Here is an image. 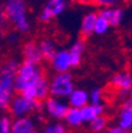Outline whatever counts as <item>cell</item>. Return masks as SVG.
<instances>
[{
  "instance_id": "cell-1",
  "label": "cell",
  "mask_w": 132,
  "mask_h": 133,
  "mask_svg": "<svg viewBox=\"0 0 132 133\" xmlns=\"http://www.w3.org/2000/svg\"><path fill=\"white\" fill-rule=\"evenodd\" d=\"M4 16L20 33L30 31L31 24L28 17V6L25 0H6L4 5Z\"/></svg>"
},
{
  "instance_id": "cell-2",
  "label": "cell",
  "mask_w": 132,
  "mask_h": 133,
  "mask_svg": "<svg viewBox=\"0 0 132 133\" xmlns=\"http://www.w3.org/2000/svg\"><path fill=\"white\" fill-rule=\"evenodd\" d=\"M43 74L44 70L41 64H33L24 61L19 65L14 77V91L17 94H20L26 87L31 86Z\"/></svg>"
},
{
  "instance_id": "cell-3",
  "label": "cell",
  "mask_w": 132,
  "mask_h": 133,
  "mask_svg": "<svg viewBox=\"0 0 132 133\" xmlns=\"http://www.w3.org/2000/svg\"><path fill=\"white\" fill-rule=\"evenodd\" d=\"M75 89L73 75L70 72H56L49 81V95L57 99H68Z\"/></svg>"
},
{
  "instance_id": "cell-4",
  "label": "cell",
  "mask_w": 132,
  "mask_h": 133,
  "mask_svg": "<svg viewBox=\"0 0 132 133\" xmlns=\"http://www.w3.org/2000/svg\"><path fill=\"white\" fill-rule=\"evenodd\" d=\"M43 108L44 103L42 101H30L18 94L13 96L7 111L14 118H20V116H26L29 113H32V112L41 111Z\"/></svg>"
},
{
  "instance_id": "cell-5",
  "label": "cell",
  "mask_w": 132,
  "mask_h": 133,
  "mask_svg": "<svg viewBox=\"0 0 132 133\" xmlns=\"http://www.w3.org/2000/svg\"><path fill=\"white\" fill-rule=\"evenodd\" d=\"M111 86L117 90L119 99L126 100L132 96V74L129 71L117 72L111 78Z\"/></svg>"
},
{
  "instance_id": "cell-6",
  "label": "cell",
  "mask_w": 132,
  "mask_h": 133,
  "mask_svg": "<svg viewBox=\"0 0 132 133\" xmlns=\"http://www.w3.org/2000/svg\"><path fill=\"white\" fill-rule=\"evenodd\" d=\"M67 5H68L67 0H45V4L38 16L39 22L47 24L54 18L61 16L66 11Z\"/></svg>"
},
{
  "instance_id": "cell-7",
  "label": "cell",
  "mask_w": 132,
  "mask_h": 133,
  "mask_svg": "<svg viewBox=\"0 0 132 133\" xmlns=\"http://www.w3.org/2000/svg\"><path fill=\"white\" fill-rule=\"evenodd\" d=\"M44 109L50 118L55 120H63L69 109L68 102L62 99L49 96L44 100Z\"/></svg>"
},
{
  "instance_id": "cell-8",
  "label": "cell",
  "mask_w": 132,
  "mask_h": 133,
  "mask_svg": "<svg viewBox=\"0 0 132 133\" xmlns=\"http://www.w3.org/2000/svg\"><path fill=\"white\" fill-rule=\"evenodd\" d=\"M51 68L56 72H68L72 68V62H70V55L69 50H58L56 51L54 57L50 61Z\"/></svg>"
},
{
  "instance_id": "cell-9",
  "label": "cell",
  "mask_w": 132,
  "mask_h": 133,
  "mask_svg": "<svg viewBox=\"0 0 132 133\" xmlns=\"http://www.w3.org/2000/svg\"><path fill=\"white\" fill-rule=\"evenodd\" d=\"M23 56L25 62H30L33 64H41L43 61L39 45L36 42H26L23 45Z\"/></svg>"
},
{
  "instance_id": "cell-10",
  "label": "cell",
  "mask_w": 132,
  "mask_h": 133,
  "mask_svg": "<svg viewBox=\"0 0 132 133\" xmlns=\"http://www.w3.org/2000/svg\"><path fill=\"white\" fill-rule=\"evenodd\" d=\"M98 14L104 17L111 26H118L121 23L123 18H124V12H123V10H121L120 7H118V6L100 8V11L98 12Z\"/></svg>"
},
{
  "instance_id": "cell-11",
  "label": "cell",
  "mask_w": 132,
  "mask_h": 133,
  "mask_svg": "<svg viewBox=\"0 0 132 133\" xmlns=\"http://www.w3.org/2000/svg\"><path fill=\"white\" fill-rule=\"evenodd\" d=\"M88 103H89V94H88V91H86L85 89L75 88L70 93V95L68 96L69 107L81 109V108L85 107Z\"/></svg>"
},
{
  "instance_id": "cell-12",
  "label": "cell",
  "mask_w": 132,
  "mask_h": 133,
  "mask_svg": "<svg viewBox=\"0 0 132 133\" xmlns=\"http://www.w3.org/2000/svg\"><path fill=\"white\" fill-rule=\"evenodd\" d=\"M96 17H98V13H95V12H89V13H86L83 16L80 26V35L82 39L91 37L94 33V25H95Z\"/></svg>"
},
{
  "instance_id": "cell-13",
  "label": "cell",
  "mask_w": 132,
  "mask_h": 133,
  "mask_svg": "<svg viewBox=\"0 0 132 133\" xmlns=\"http://www.w3.org/2000/svg\"><path fill=\"white\" fill-rule=\"evenodd\" d=\"M35 127V122L30 116H20L12 120L11 133H28Z\"/></svg>"
},
{
  "instance_id": "cell-14",
  "label": "cell",
  "mask_w": 132,
  "mask_h": 133,
  "mask_svg": "<svg viewBox=\"0 0 132 133\" xmlns=\"http://www.w3.org/2000/svg\"><path fill=\"white\" fill-rule=\"evenodd\" d=\"M85 42L83 39H77L74 44L69 49V55H70V62H72V68H76L81 64L82 61V55L85 51Z\"/></svg>"
},
{
  "instance_id": "cell-15",
  "label": "cell",
  "mask_w": 132,
  "mask_h": 133,
  "mask_svg": "<svg viewBox=\"0 0 132 133\" xmlns=\"http://www.w3.org/2000/svg\"><path fill=\"white\" fill-rule=\"evenodd\" d=\"M63 120L66 121V126L72 127V128L80 127V126H82L83 122H85L82 118V114H81V109L73 108V107H69Z\"/></svg>"
},
{
  "instance_id": "cell-16",
  "label": "cell",
  "mask_w": 132,
  "mask_h": 133,
  "mask_svg": "<svg viewBox=\"0 0 132 133\" xmlns=\"http://www.w3.org/2000/svg\"><path fill=\"white\" fill-rule=\"evenodd\" d=\"M81 114H82L83 121L91 122L92 120H94L96 116L104 114V106L102 105H91L88 103L85 107L81 108Z\"/></svg>"
},
{
  "instance_id": "cell-17",
  "label": "cell",
  "mask_w": 132,
  "mask_h": 133,
  "mask_svg": "<svg viewBox=\"0 0 132 133\" xmlns=\"http://www.w3.org/2000/svg\"><path fill=\"white\" fill-rule=\"evenodd\" d=\"M118 126L121 130H124L125 132L131 131V128H132V111L126 105H124V103H123L120 111H119Z\"/></svg>"
},
{
  "instance_id": "cell-18",
  "label": "cell",
  "mask_w": 132,
  "mask_h": 133,
  "mask_svg": "<svg viewBox=\"0 0 132 133\" xmlns=\"http://www.w3.org/2000/svg\"><path fill=\"white\" fill-rule=\"evenodd\" d=\"M38 45H39V50H41L43 59L47 62H50L56 52L55 43L51 39H43V41H41V43Z\"/></svg>"
},
{
  "instance_id": "cell-19",
  "label": "cell",
  "mask_w": 132,
  "mask_h": 133,
  "mask_svg": "<svg viewBox=\"0 0 132 133\" xmlns=\"http://www.w3.org/2000/svg\"><path fill=\"white\" fill-rule=\"evenodd\" d=\"M108 125V118L104 114L96 116L94 120H92L89 122V130L93 133H102L106 128H107Z\"/></svg>"
},
{
  "instance_id": "cell-20",
  "label": "cell",
  "mask_w": 132,
  "mask_h": 133,
  "mask_svg": "<svg viewBox=\"0 0 132 133\" xmlns=\"http://www.w3.org/2000/svg\"><path fill=\"white\" fill-rule=\"evenodd\" d=\"M20 63L14 58L7 59L0 65V75H11V76H16L18 68H19Z\"/></svg>"
},
{
  "instance_id": "cell-21",
  "label": "cell",
  "mask_w": 132,
  "mask_h": 133,
  "mask_svg": "<svg viewBox=\"0 0 132 133\" xmlns=\"http://www.w3.org/2000/svg\"><path fill=\"white\" fill-rule=\"evenodd\" d=\"M110 28H111V25L108 24L107 20L105 19L104 17L100 16V14H98V17H96V19H95V25H94V33L101 36V35H105V33L107 32L110 30Z\"/></svg>"
},
{
  "instance_id": "cell-22",
  "label": "cell",
  "mask_w": 132,
  "mask_h": 133,
  "mask_svg": "<svg viewBox=\"0 0 132 133\" xmlns=\"http://www.w3.org/2000/svg\"><path fill=\"white\" fill-rule=\"evenodd\" d=\"M14 93L12 91H8L5 90L0 87V109L3 111H7L8 107H10V103H11L12 99L14 96Z\"/></svg>"
},
{
  "instance_id": "cell-23",
  "label": "cell",
  "mask_w": 132,
  "mask_h": 133,
  "mask_svg": "<svg viewBox=\"0 0 132 133\" xmlns=\"http://www.w3.org/2000/svg\"><path fill=\"white\" fill-rule=\"evenodd\" d=\"M41 133H67V126L60 121L56 124H48L47 126H44Z\"/></svg>"
},
{
  "instance_id": "cell-24",
  "label": "cell",
  "mask_w": 132,
  "mask_h": 133,
  "mask_svg": "<svg viewBox=\"0 0 132 133\" xmlns=\"http://www.w3.org/2000/svg\"><path fill=\"white\" fill-rule=\"evenodd\" d=\"M89 103L91 105H101L102 103V95H104V93H102V90L100 88H94L92 89L89 93Z\"/></svg>"
},
{
  "instance_id": "cell-25",
  "label": "cell",
  "mask_w": 132,
  "mask_h": 133,
  "mask_svg": "<svg viewBox=\"0 0 132 133\" xmlns=\"http://www.w3.org/2000/svg\"><path fill=\"white\" fill-rule=\"evenodd\" d=\"M12 120L8 115L0 116V133H11Z\"/></svg>"
},
{
  "instance_id": "cell-26",
  "label": "cell",
  "mask_w": 132,
  "mask_h": 133,
  "mask_svg": "<svg viewBox=\"0 0 132 133\" xmlns=\"http://www.w3.org/2000/svg\"><path fill=\"white\" fill-rule=\"evenodd\" d=\"M119 3V0H92V5L98 6L100 8H106V7H113L117 6Z\"/></svg>"
},
{
  "instance_id": "cell-27",
  "label": "cell",
  "mask_w": 132,
  "mask_h": 133,
  "mask_svg": "<svg viewBox=\"0 0 132 133\" xmlns=\"http://www.w3.org/2000/svg\"><path fill=\"white\" fill-rule=\"evenodd\" d=\"M104 133H125L124 130H121L119 126H112V127H108L104 131Z\"/></svg>"
},
{
  "instance_id": "cell-28",
  "label": "cell",
  "mask_w": 132,
  "mask_h": 133,
  "mask_svg": "<svg viewBox=\"0 0 132 133\" xmlns=\"http://www.w3.org/2000/svg\"><path fill=\"white\" fill-rule=\"evenodd\" d=\"M79 5H92V0H73Z\"/></svg>"
},
{
  "instance_id": "cell-29",
  "label": "cell",
  "mask_w": 132,
  "mask_h": 133,
  "mask_svg": "<svg viewBox=\"0 0 132 133\" xmlns=\"http://www.w3.org/2000/svg\"><path fill=\"white\" fill-rule=\"evenodd\" d=\"M124 105H126L127 107H129L130 109H131V111H132V96H131V97H129V99H126V100H125V101H124Z\"/></svg>"
},
{
  "instance_id": "cell-30",
  "label": "cell",
  "mask_w": 132,
  "mask_h": 133,
  "mask_svg": "<svg viewBox=\"0 0 132 133\" xmlns=\"http://www.w3.org/2000/svg\"><path fill=\"white\" fill-rule=\"evenodd\" d=\"M28 133H38V131H37L36 130V127H33L32 128V130H30V131H29V132Z\"/></svg>"
},
{
  "instance_id": "cell-31",
  "label": "cell",
  "mask_w": 132,
  "mask_h": 133,
  "mask_svg": "<svg viewBox=\"0 0 132 133\" xmlns=\"http://www.w3.org/2000/svg\"><path fill=\"white\" fill-rule=\"evenodd\" d=\"M119 1H123V3H131L132 0H119Z\"/></svg>"
},
{
  "instance_id": "cell-32",
  "label": "cell",
  "mask_w": 132,
  "mask_h": 133,
  "mask_svg": "<svg viewBox=\"0 0 132 133\" xmlns=\"http://www.w3.org/2000/svg\"><path fill=\"white\" fill-rule=\"evenodd\" d=\"M125 133H132V131H127V132H125Z\"/></svg>"
}]
</instances>
